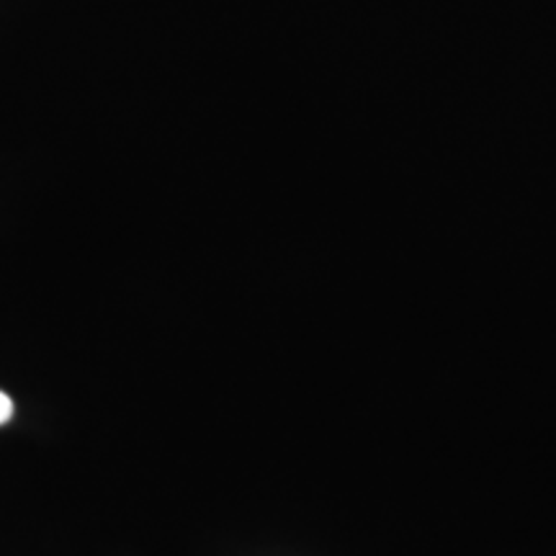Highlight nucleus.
Listing matches in <instances>:
<instances>
[{
	"instance_id": "f257e3e1",
	"label": "nucleus",
	"mask_w": 556,
	"mask_h": 556,
	"mask_svg": "<svg viewBox=\"0 0 556 556\" xmlns=\"http://www.w3.org/2000/svg\"><path fill=\"white\" fill-rule=\"evenodd\" d=\"M13 417V402L5 392H0V426H5Z\"/></svg>"
}]
</instances>
